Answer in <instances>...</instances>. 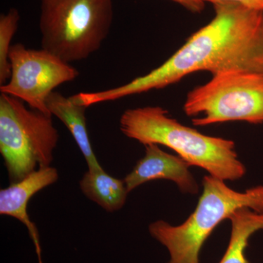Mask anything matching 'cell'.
<instances>
[{
  "label": "cell",
  "instance_id": "6da1fadb",
  "mask_svg": "<svg viewBox=\"0 0 263 263\" xmlns=\"http://www.w3.org/2000/svg\"><path fill=\"white\" fill-rule=\"evenodd\" d=\"M213 5L214 18L167 61L127 84L98 91L99 103L162 89L199 71L212 76L228 71L263 75V10L234 3Z\"/></svg>",
  "mask_w": 263,
  "mask_h": 263
},
{
  "label": "cell",
  "instance_id": "7a4b0ae2",
  "mask_svg": "<svg viewBox=\"0 0 263 263\" xmlns=\"http://www.w3.org/2000/svg\"><path fill=\"white\" fill-rule=\"evenodd\" d=\"M124 136L142 144L168 147L190 166L205 170L209 175L227 181L242 179L247 173L234 142L202 134L183 125L160 106L128 109L119 121Z\"/></svg>",
  "mask_w": 263,
  "mask_h": 263
},
{
  "label": "cell",
  "instance_id": "3957f363",
  "mask_svg": "<svg viewBox=\"0 0 263 263\" xmlns=\"http://www.w3.org/2000/svg\"><path fill=\"white\" fill-rule=\"evenodd\" d=\"M202 193L195 211L179 226L158 220L151 223V236L167 249L166 263H200L204 243L214 229L242 208L263 213V185L237 192L210 175L202 181Z\"/></svg>",
  "mask_w": 263,
  "mask_h": 263
},
{
  "label": "cell",
  "instance_id": "277c9868",
  "mask_svg": "<svg viewBox=\"0 0 263 263\" xmlns=\"http://www.w3.org/2000/svg\"><path fill=\"white\" fill-rule=\"evenodd\" d=\"M41 46L67 63L98 51L110 32L112 0H41Z\"/></svg>",
  "mask_w": 263,
  "mask_h": 263
},
{
  "label": "cell",
  "instance_id": "5b68a950",
  "mask_svg": "<svg viewBox=\"0 0 263 263\" xmlns=\"http://www.w3.org/2000/svg\"><path fill=\"white\" fill-rule=\"evenodd\" d=\"M59 133L52 116L28 109L24 102L0 95V153L12 182L51 166Z\"/></svg>",
  "mask_w": 263,
  "mask_h": 263
},
{
  "label": "cell",
  "instance_id": "8992f818",
  "mask_svg": "<svg viewBox=\"0 0 263 263\" xmlns=\"http://www.w3.org/2000/svg\"><path fill=\"white\" fill-rule=\"evenodd\" d=\"M183 111L196 127L220 123L263 124V75L228 71L188 93Z\"/></svg>",
  "mask_w": 263,
  "mask_h": 263
},
{
  "label": "cell",
  "instance_id": "52a82bcc",
  "mask_svg": "<svg viewBox=\"0 0 263 263\" xmlns=\"http://www.w3.org/2000/svg\"><path fill=\"white\" fill-rule=\"evenodd\" d=\"M10 77L0 86L1 94L18 98L29 108L52 116L47 100L60 85L75 80L79 72L71 64L41 48L30 49L22 43L12 45Z\"/></svg>",
  "mask_w": 263,
  "mask_h": 263
},
{
  "label": "cell",
  "instance_id": "ba28073f",
  "mask_svg": "<svg viewBox=\"0 0 263 263\" xmlns=\"http://www.w3.org/2000/svg\"><path fill=\"white\" fill-rule=\"evenodd\" d=\"M190 164L179 156L161 149L159 145L145 146V155L138 161L124 181L128 193L143 183L157 179L176 183L181 193L197 195L200 186L190 171Z\"/></svg>",
  "mask_w": 263,
  "mask_h": 263
},
{
  "label": "cell",
  "instance_id": "9c48e42d",
  "mask_svg": "<svg viewBox=\"0 0 263 263\" xmlns=\"http://www.w3.org/2000/svg\"><path fill=\"white\" fill-rule=\"evenodd\" d=\"M58 179V171L55 167H39L23 179L0 190V214L15 218L27 227L37 254H41L39 234L37 228L29 219L27 206L36 193L57 182Z\"/></svg>",
  "mask_w": 263,
  "mask_h": 263
},
{
  "label": "cell",
  "instance_id": "30bf717a",
  "mask_svg": "<svg viewBox=\"0 0 263 263\" xmlns=\"http://www.w3.org/2000/svg\"><path fill=\"white\" fill-rule=\"evenodd\" d=\"M47 107L52 116H55L66 126L73 137L84 156L89 169L102 168L90 142L86 127V107L72 101L57 91H53L47 100Z\"/></svg>",
  "mask_w": 263,
  "mask_h": 263
},
{
  "label": "cell",
  "instance_id": "8fae6325",
  "mask_svg": "<svg viewBox=\"0 0 263 263\" xmlns=\"http://www.w3.org/2000/svg\"><path fill=\"white\" fill-rule=\"evenodd\" d=\"M79 185L85 196L108 212L120 210L129 193L124 180L116 179L107 174L103 167L88 170Z\"/></svg>",
  "mask_w": 263,
  "mask_h": 263
},
{
  "label": "cell",
  "instance_id": "7c38bea8",
  "mask_svg": "<svg viewBox=\"0 0 263 263\" xmlns=\"http://www.w3.org/2000/svg\"><path fill=\"white\" fill-rule=\"evenodd\" d=\"M228 220L231 224L229 243L219 263H249L246 250L251 237L263 230V213L242 208L235 211Z\"/></svg>",
  "mask_w": 263,
  "mask_h": 263
},
{
  "label": "cell",
  "instance_id": "4fadbf2b",
  "mask_svg": "<svg viewBox=\"0 0 263 263\" xmlns=\"http://www.w3.org/2000/svg\"><path fill=\"white\" fill-rule=\"evenodd\" d=\"M19 20L20 15L15 8L0 16V86L6 84L10 77V43L18 29Z\"/></svg>",
  "mask_w": 263,
  "mask_h": 263
},
{
  "label": "cell",
  "instance_id": "5bb4252c",
  "mask_svg": "<svg viewBox=\"0 0 263 263\" xmlns=\"http://www.w3.org/2000/svg\"><path fill=\"white\" fill-rule=\"evenodd\" d=\"M205 3H211L213 5L221 3H234L243 5L249 9L263 10V0H203Z\"/></svg>",
  "mask_w": 263,
  "mask_h": 263
},
{
  "label": "cell",
  "instance_id": "9a60e30c",
  "mask_svg": "<svg viewBox=\"0 0 263 263\" xmlns=\"http://www.w3.org/2000/svg\"><path fill=\"white\" fill-rule=\"evenodd\" d=\"M193 13H200L205 10V3L203 0H171Z\"/></svg>",
  "mask_w": 263,
  "mask_h": 263
}]
</instances>
